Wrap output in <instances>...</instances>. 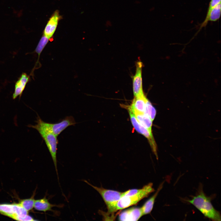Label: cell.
Here are the masks:
<instances>
[{
    "label": "cell",
    "instance_id": "6da1fadb",
    "mask_svg": "<svg viewBox=\"0 0 221 221\" xmlns=\"http://www.w3.org/2000/svg\"><path fill=\"white\" fill-rule=\"evenodd\" d=\"M187 201L195 206L205 217L213 220L221 221L219 212L213 206L211 198L206 196L201 185L200 186L197 194Z\"/></svg>",
    "mask_w": 221,
    "mask_h": 221
},
{
    "label": "cell",
    "instance_id": "7a4b0ae2",
    "mask_svg": "<svg viewBox=\"0 0 221 221\" xmlns=\"http://www.w3.org/2000/svg\"><path fill=\"white\" fill-rule=\"evenodd\" d=\"M36 124L29 125V127L36 130L45 141L52 158L59 180L57 168V151L58 141L57 136L49 131L45 126L43 121L38 116Z\"/></svg>",
    "mask_w": 221,
    "mask_h": 221
},
{
    "label": "cell",
    "instance_id": "3957f363",
    "mask_svg": "<svg viewBox=\"0 0 221 221\" xmlns=\"http://www.w3.org/2000/svg\"><path fill=\"white\" fill-rule=\"evenodd\" d=\"M84 181L93 188L100 194L107 206L108 213H113L117 211V204L123 196L124 192L107 189L102 187H98L92 185L86 180H84Z\"/></svg>",
    "mask_w": 221,
    "mask_h": 221
},
{
    "label": "cell",
    "instance_id": "277c9868",
    "mask_svg": "<svg viewBox=\"0 0 221 221\" xmlns=\"http://www.w3.org/2000/svg\"><path fill=\"white\" fill-rule=\"evenodd\" d=\"M153 185L152 183H149L141 188L138 193L132 196H122L117 204V211L135 205L147 197L154 191Z\"/></svg>",
    "mask_w": 221,
    "mask_h": 221
},
{
    "label": "cell",
    "instance_id": "5b68a950",
    "mask_svg": "<svg viewBox=\"0 0 221 221\" xmlns=\"http://www.w3.org/2000/svg\"><path fill=\"white\" fill-rule=\"evenodd\" d=\"M128 111L131 121L133 127L138 132L144 135L147 138L153 152L157 159H158L157 145L153 134H150L147 129L139 123L134 113L129 108H128Z\"/></svg>",
    "mask_w": 221,
    "mask_h": 221
},
{
    "label": "cell",
    "instance_id": "8992f818",
    "mask_svg": "<svg viewBox=\"0 0 221 221\" xmlns=\"http://www.w3.org/2000/svg\"><path fill=\"white\" fill-rule=\"evenodd\" d=\"M43 123L46 128L56 136L68 127L74 125L76 123L74 118L71 116H67L56 123H51L44 121Z\"/></svg>",
    "mask_w": 221,
    "mask_h": 221
},
{
    "label": "cell",
    "instance_id": "52a82bcc",
    "mask_svg": "<svg viewBox=\"0 0 221 221\" xmlns=\"http://www.w3.org/2000/svg\"><path fill=\"white\" fill-rule=\"evenodd\" d=\"M142 63L141 61H137L136 64V72L132 78L134 97L143 93L142 77Z\"/></svg>",
    "mask_w": 221,
    "mask_h": 221
},
{
    "label": "cell",
    "instance_id": "ba28073f",
    "mask_svg": "<svg viewBox=\"0 0 221 221\" xmlns=\"http://www.w3.org/2000/svg\"><path fill=\"white\" fill-rule=\"evenodd\" d=\"M142 215L141 207H132L121 212L118 219L120 221H137Z\"/></svg>",
    "mask_w": 221,
    "mask_h": 221
},
{
    "label": "cell",
    "instance_id": "9c48e42d",
    "mask_svg": "<svg viewBox=\"0 0 221 221\" xmlns=\"http://www.w3.org/2000/svg\"><path fill=\"white\" fill-rule=\"evenodd\" d=\"M61 16L59 11L56 10L50 18L45 28L44 35L50 38L53 35Z\"/></svg>",
    "mask_w": 221,
    "mask_h": 221
},
{
    "label": "cell",
    "instance_id": "30bf717a",
    "mask_svg": "<svg viewBox=\"0 0 221 221\" xmlns=\"http://www.w3.org/2000/svg\"><path fill=\"white\" fill-rule=\"evenodd\" d=\"M30 80V76L26 73L24 72L21 74L15 83L14 90L12 95L13 99H15L18 96L20 98Z\"/></svg>",
    "mask_w": 221,
    "mask_h": 221
},
{
    "label": "cell",
    "instance_id": "8fae6325",
    "mask_svg": "<svg viewBox=\"0 0 221 221\" xmlns=\"http://www.w3.org/2000/svg\"><path fill=\"white\" fill-rule=\"evenodd\" d=\"M21 206L18 204H0V213L13 219L17 215Z\"/></svg>",
    "mask_w": 221,
    "mask_h": 221
},
{
    "label": "cell",
    "instance_id": "7c38bea8",
    "mask_svg": "<svg viewBox=\"0 0 221 221\" xmlns=\"http://www.w3.org/2000/svg\"><path fill=\"white\" fill-rule=\"evenodd\" d=\"M147 99L144 93L134 97L131 106L128 108L133 111L144 113Z\"/></svg>",
    "mask_w": 221,
    "mask_h": 221
},
{
    "label": "cell",
    "instance_id": "4fadbf2b",
    "mask_svg": "<svg viewBox=\"0 0 221 221\" xmlns=\"http://www.w3.org/2000/svg\"><path fill=\"white\" fill-rule=\"evenodd\" d=\"M63 206L62 204L56 205L51 204L45 196L42 199L35 200L34 207L37 210L45 212L47 211H53L52 209L53 207H60Z\"/></svg>",
    "mask_w": 221,
    "mask_h": 221
},
{
    "label": "cell",
    "instance_id": "5bb4252c",
    "mask_svg": "<svg viewBox=\"0 0 221 221\" xmlns=\"http://www.w3.org/2000/svg\"><path fill=\"white\" fill-rule=\"evenodd\" d=\"M221 10V3L212 8L209 12H207L206 17L200 26V29L206 26L209 21H215L220 17Z\"/></svg>",
    "mask_w": 221,
    "mask_h": 221
},
{
    "label": "cell",
    "instance_id": "9a60e30c",
    "mask_svg": "<svg viewBox=\"0 0 221 221\" xmlns=\"http://www.w3.org/2000/svg\"><path fill=\"white\" fill-rule=\"evenodd\" d=\"M133 112L139 123L147 129L150 134H153L152 129L153 121L145 113Z\"/></svg>",
    "mask_w": 221,
    "mask_h": 221
},
{
    "label": "cell",
    "instance_id": "2e32d148",
    "mask_svg": "<svg viewBox=\"0 0 221 221\" xmlns=\"http://www.w3.org/2000/svg\"><path fill=\"white\" fill-rule=\"evenodd\" d=\"M164 183V182L160 184L155 193L141 207L143 215L148 214L151 211L153 207L155 199L159 192L162 188Z\"/></svg>",
    "mask_w": 221,
    "mask_h": 221
},
{
    "label": "cell",
    "instance_id": "e0dca14e",
    "mask_svg": "<svg viewBox=\"0 0 221 221\" xmlns=\"http://www.w3.org/2000/svg\"><path fill=\"white\" fill-rule=\"evenodd\" d=\"M35 200L34 197L21 200L18 204L21 206L28 211L32 209L34 207Z\"/></svg>",
    "mask_w": 221,
    "mask_h": 221
},
{
    "label": "cell",
    "instance_id": "ac0fdd59",
    "mask_svg": "<svg viewBox=\"0 0 221 221\" xmlns=\"http://www.w3.org/2000/svg\"><path fill=\"white\" fill-rule=\"evenodd\" d=\"M144 113L147 114L153 122L156 116V111L155 108L148 99L146 102Z\"/></svg>",
    "mask_w": 221,
    "mask_h": 221
},
{
    "label": "cell",
    "instance_id": "d6986e66",
    "mask_svg": "<svg viewBox=\"0 0 221 221\" xmlns=\"http://www.w3.org/2000/svg\"><path fill=\"white\" fill-rule=\"evenodd\" d=\"M49 39L44 35H43L40 39L35 51V52L37 53L38 55V58L37 62L39 60L40 55L45 46L49 41Z\"/></svg>",
    "mask_w": 221,
    "mask_h": 221
},
{
    "label": "cell",
    "instance_id": "ffe728a7",
    "mask_svg": "<svg viewBox=\"0 0 221 221\" xmlns=\"http://www.w3.org/2000/svg\"><path fill=\"white\" fill-rule=\"evenodd\" d=\"M105 25L106 27H111L112 25V22L110 21L107 20L106 22Z\"/></svg>",
    "mask_w": 221,
    "mask_h": 221
},
{
    "label": "cell",
    "instance_id": "44dd1931",
    "mask_svg": "<svg viewBox=\"0 0 221 221\" xmlns=\"http://www.w3.org/2000/svg\"><path fill=\"white\" fill-rule=\"evenodd\" d=\"M135 3L136 4H139L140 3V2L139 1L136 0L135 1Z\"/></svg>",
    "mask_w": 221,
    "mask_h": 221
}]
</instances>
